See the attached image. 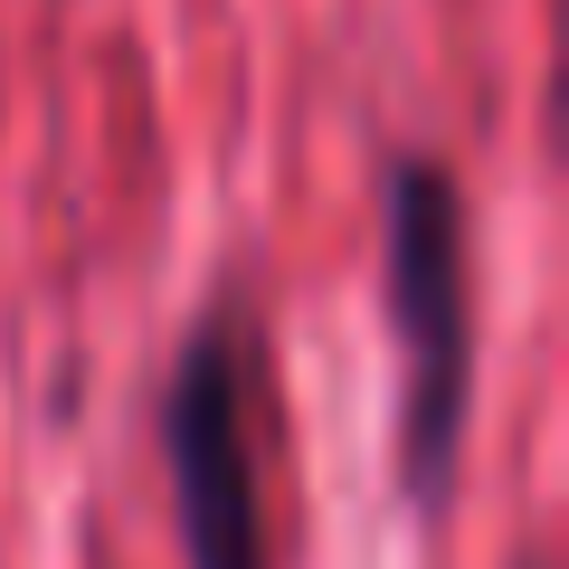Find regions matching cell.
Wrapping results in <instances>:
<instances>
[{
    "label": "cell",
    "mask_w": 569,
    "mask_h": 569,
    "mask_svg": "<svg viewBox=\"0 0 569 569\" xmlns=\"http://www.w3.org/2000/svg\"><path fill=\"white\" fill-rule=\"evenodd\" d=\"M162 466L190 569H266L257 437H247V332L200 323L162 380Z\"/></svg>",
    "instance_id": "cell-2"
},
{
    "label": "cell",
    "mask_w": 569,
    "mask_h": 569,
    "mask_svg": "<svg viewBox=\"0 0 569 569\" xmlns=\"http://www.w3.org/2000/svg\"><path fill=\"white\" fill-rule=\"evenodd\" d=\"M389 313L408 351L399 399V466L408 493H447L466 447V389H475V323H466V200L437 162L389 171Z\"/></svg>",
    "instance_id": "cell-1"
}]
</instances>
